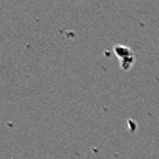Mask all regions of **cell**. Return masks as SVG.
<instances>
[{
  "label": "cell",
  "mask_w": 159,
  "mask_h": 159,
  "mask_svg": "<svg viewBox=\"0 0 159 159\" xmlns=\"http://www.w3.org/2000/svg\"><path fill=\"white\" fill-rule=\"evenodd\" d=\"M114 52L117 55L118 61H119V66H121L122 70H129V69L133 66L134 63V54L129 47L126 45H115Z\"/></svg>",
  "instance_id": "6da1fadb"
}]
</instances>
